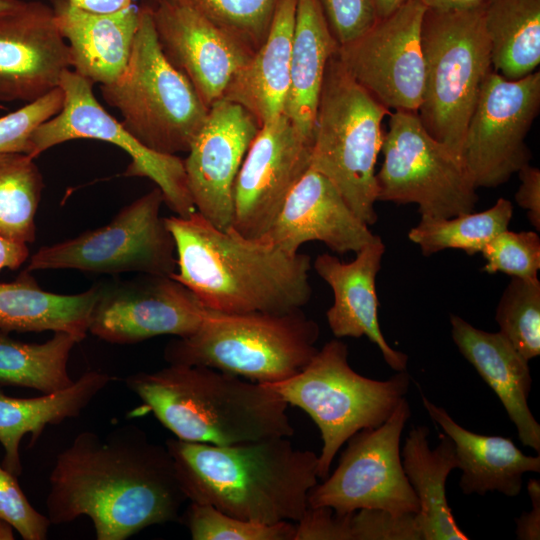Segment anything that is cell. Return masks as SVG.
<instances>
[{"mask_svg": "<svg viewBox=\"0 0 540 540\" xmlns=\"http://www.w3.org/2000/svg\"><path fill=\"white\" fill-rule=\"evenodd\" d=\"M49 484L51 523L88 516L98 540H125L151 525L176 521L187 501L167 447L132 424L104 436L79 433L57 455Z\"/></svg>", "mask_w": 540, "mask_h": 540, "instance_id": "cell-1", "label": "cell"}, {"mask_svg": "<svg viewBox=\"0 0 540 540\" xmlns=\"http://www.w3.org/2000/svg\"><path fill=\"white\" fill-rule=\"evenodd\" d=\"M176 247L171 276L210 310L287 313L311 299V257L289 254L260 237L221 230L194 211L165 218Z\"/></svg>", "mask_w": 540, "mask_h": 540, "instance_id": "cell-2", "label": "cell"}, {"mask_svg": "<svg viewBox=\"0 0 540 540\" xmlns=\"http://www.w3.org/2000/svg\"><path fill=\"white\" fill-rule=\"evenodd\" d=\"M187 500L263 524L297 522L318 483V455L289 437L232 445L165 442Z\"/></svg>", "mask_w": 540, "mask_h": 540, "instance_id": "cell-3", "label": "cell"}, {"mask_svg": "<svg viewBox=\"0 0 540 540\" xmlns=\"http://www.w3.org/2000/svg\"><path fill=\"white\" fill-rule=\"evenodd\" d=\"M125 382L180 440L232 445L294 434L288 403L263 383L182 364L138 372Z\"/></svg>", "mask_w": 540, "mask_h": 540, "instance_id": "cell-4", "label": "cell"}, {"mask_svg": "<svg viewBox=\"0 0 540 540\" xmlns=\"http://www.w3.org/2000/svg\"><path fill=\"white\" fill-rule=\"evenodd\" d=\"M318 324L302 309L287 313H225L206 308L199 328L171 341L169 364L205 366L270 384L301 371L318 352Z\"/></svg>", "mask_w": 540, "mask_h": 540, "instance_id": "cell-5", "label": "cell"}, {"mask_svg": "<svg viewBox=\"0 0 540 540\" xmlns=\"http://www.w3.org/2000/svg\"><path fill=\"white\" fill-rule=\"evenodd\" d=\"M390 113L347 73L338 52L329 59L315 115L310 168L330 180L368 226L377 221L375 165L384 139L382 120Z\"/></svg>", "mask_w": 540, "mask_h": 540, "instance_id": "cell-6", "label": "cell"}, {"mask_svg": "<svg viewBox=\"0 0 540 540\" xmlns=\"http://www.w3.org/2000/svg\"><path fill=\"white\" fill-rule=\"evenodd\" d=\"M138 10L128 62L118 78L100 85L102 97L120 112L123 127L147 148L170 155L188 152L209 108L162 53L147 3Z\"/></svg>", "mask_w": 540, "mask_h": 540, "instance_id": "cell-7", "label": "cell"}, {"mask_svg": "<svg viewBox=\"0 0 540 540\" xmlns=\"http://www.w3.org/2000/svg\"><path fill=\"white\" fill-rule=\"evenodd\" d=\"M266 385L288 405L304 410L317 425L323 441L318 477L325 479L349 438L389 418L405 398L410 377L406 370L384 381L362 376L348 363L347 345L333 339L297 374Z\"/></svg>", "mask_w": 540, "mask_h": 540, "instance_id": "cell-8", "label": "cell"}, {"mask_svg": "<svg viewBox=\"0 0 540 540\" xmlns=\"http://www.w3.org/2000/svg\"><path fill=\"white\" fill-rule=\"evenodd\" d=\"M483 5L466 10L427 8L421 27L425 78L417 114L427 132L460 158L481 84L492 69Z\"/></svg>", "mask_w": 540, "mask_h": 540, "instance_id": "cell-9", "label": "cell"}, {"mask_svg": "<svg viewBox=\"0 0 540 540\" xmlns=\"http://www.w3.org/2000/svg\"><path fill=\"white\" fill-rule=\"evenodd\" d=\"M376 173L377 200L415 203L421 217L449 218L474 211L476 186L462 158L433 138L417 112L394 110Z\"/></svg>", "mask_w": 540, "mask_h": 540, "instance_id": "cell-10", "label": "cell"}, {"mask_svg": "<svg viewBox=\"0 0 540 540\" xmlns=\"http://www.w3.org/2000/svg\"><path fill=\"white\" fill-rule=\"evenodd\" d=\"M163 203V194L156 186L123 207L105 226L41 247L29 259L26 270L170 276L177 268L176 247L160 215Z\"/></svg>", "mask_w": 540, "mask_h": 540, "instance_id": "cell-11", "label": "cell"}, {"mask_svg": "<svg viewBox=\"0 0 540 540\" xmlns=\"http://www.w3.org/2000/svg\"><path fill=\"white\" fill-rule=\"evenodd\" d=\"M410 415L403 398L380 426L349 438L334 472L310 491L308 506H327L338 514L362 508L417 514L419 501L400 453L401 434Z\"/></svg>", "mask_w": 540, "mask_h": 540, "instance_id": "cell-12", "label": "cell"}, {"mask_svg": "<svg viewBox=\"0 0 540 540\" xmlns=\"http://www.w3.org/2000/svg\"><path fill=\"white\" fill-rule=\"evenodd\" d=\"M93 84L71 69L62 74L59 87L64 93L61 111L39 125L30 136L29 156L36 158L47 149L66 141L90 138L119 146L131 158L125 176L146 177L163 194L164 203L180 217L196 211L187 183L184 160L176 155L153 151L114 119L97 101Z\"/></svg>", "mask_w": 540, "mask_h": 540, "instance_id": "cell-13", "label": "cell"}, {"mask_svg": "<svg viewBox=\"0 0 540 540\" xmlns=\"http://www.w3.org/2000/svg\"><path fill=\"white\" fill-rule=\"evenodd\" d=\"M540 109V73L509 80L491 69L467 123L462 158L475 186L509 180L531 154L526 136Z\"/></svg>", "mask_w": 540, "mask_h": 540, "instance_id": "cell-14", "label": "cell"}, {"mask_svg": "<svg viewBox=\"0 0 540 540\" xmlns=\"http://www.w3.org/2000/svg\"><path fill=\"white\" fill-rule=\"evenodd\" d=\"M408 0L361 36L339 46L347 73L387 109L417 112L423 97L425 65L421 27L426 11Z\"/></svg>", "mask_w": 540, "mask_h": 540, "instance_id": "cell-15", "label": "cell"}, {"mask_svg": "<svg viewBox=\"0 0 540 540\" xmlns=\"http://www.w3.org/2000/svg\"><path fill=\"white\" fill-rule=\"evenodd\" d=\"M206 308L171 275L101 285L89 332L113 344H135L161 336L186 337L201 325Z\"/></svg>", "mask_w": 540, "mask_h": 540, "instance_id": "cell-16", "label": "cell"}, {"mask_svg": "<svg viewBox=\"0 0 540 540\" xmlns=\"http://www.w3.org/2000/svg\"><path fill=\"white\" fill-rule=\"evenodd\" d=\"M312 142L281 114L258 130L234 186L232 228L262 237L287 196L310 168Z\"/></svg>", "mask_w": 540, "mask_h": 540, "instance_id": "cell-17", "label": "cell"}, {"mask_svg": "<svg viewBox=\"0 0 540 540\" xmlns=\"http://www.w3.org/2000/svg\"><path fill=\"white\" fill-rule=\"evenodd\" d=\"M166 59L210 108L253 56L186 0H144Z\"/></svg>", "mask_w": 540, "mask_h": 540, "instance_id": "cell-18", "label": "cell"}, {"mask_svg": "<svg viewBox=\"0 0 540 540\" xmlns=\"http://www.w3.org/2000/svg\"><path fill=\"white\" fill-rule=\"evenodd\" d=\"M260 129L242 106L219 99L193 140L184 167L197 212L221 230L233 223V197L237 175Z\"/></svg>", "mask_w": 540, "mask_h": 540, "instance_id": "cell-19", "label": "cell"}, {"mask_svg": "<svg viewBox=\"0 0 540 540\" xmlns=\"http://www.w3.org/2000/svg\"><path fill=\"white\" fill-rule=\"evenodd\" d=\"M70 68L51 6L22 1L0 12V102H33L59 87Z\"/></svg>", "mask_w": 540, "mask_h": 540, "instance_id": "cell-20", "label": "cell"}, {"mask_svg": "<svg viewBox=\"0 0 540 540\" xmlns=\"http://www.w3.org/2000/svg\"><path fill=\"white\" fill-rule=\"evenodd\" d=\"M368 227L330 180L309 168L262 238L289 254L309 241L323 242L338 254L356 253L377 237Z\"/></svg>", "mask_w": 540, "mask_h": 540, "instance_id": "cell-21", "label": "cell"}, {"mask_svg": "<svg viewBox=\"0 0 540 540\" xmlns=\"http://www.w3.org/2000/svg\"><path fill=\"white\" fill-rule=\"evenodd\" d=\"M384 252L385 245L377 236L357 251L350 262L324 253L316 257L313 267L333 292V304L326 312L333 335L336 338L367 337L379 348L385 362L400 372L406 370L408 356L387 343L378 320L376 276Z\"/></svg>", "mask_w": 540, "mask_h": 540, "instance_id": "cell-22", "label": "cell"}, {"mask_svg": "<svg viewBox=\"0 0 540 540\" xmlns=\"http://www.w3.org/2000/svg\"><path fill=\"white\" fill-rule=\"evenodd\" d=\"M60 33L70 54V65L92 84L113 82L130 57L139 23L131 5L112 13L81 9L69 0H50Z\"/></svg>", "mask_w": 540, "mask_h": 540, "instance_id": "cell-23", "label": "cell"}, {"mask_svg": "<svg viewBox=\"0 0 540 540\" xmlns=\"http://www.w3.org/2000/svg\"><path fill=\"white\" fill-rule=\"evenodd\" d=\"M450 323L455 345L497 395L521 443L539 454L540 425L528 405L532 385L528 361L500 332L480 330L457 315L450 316Z\"/></svg>", "mask_w": 540, "mask_h": 540, "instance_id": "cell-24", "label": "cell"}, {"mask_svg": "<svg viewBox=\"0 0 540 540\" xmlns=\"http://www.w3.org/2000/svg\"><path fill=\"white\" fill-rule=\"evenodd\" d=\"M430 418L451 438L462 471L459 486L465 495L497 491L516 497L527 472H540V456L525 455L510 438L477 434L459 425L449 413L422 395Z\"/></svg>", "mask_w": 540, "mask_h": 540, "instance_id": "cell-25", "label": "cell"}, {"mask_svg": "<svg viewBox=\"0 0 540 540\" xmlns=\"http://www.w3.org/2000/svg\"><path fill=\"white\" fill-rule=\"evenodd\" d=\"M297 0H279L269 33L228 83L223 99L246 109L259 127L283 113Z\"/></svg>", "mask_w": 540, "mask_h": 540, "instance_id": "cell-26", "label": "cell"}, {"mask_svg": "<svg viewBox=\"0 0 540 540\" xmlns=\"http://www.w3.org/2000/svg\"><path fill=\"white\" fill-rule=\"evenodd\" d=\"M338 49L319 1L297 0L283 114L311 142L326 66Z\"/></svg>", "mask_w": 540, "mask_h": 540, "instance_id": "cell-27", "label": "cell"}, {"mask_svg": "<svg viewBox=\"0 0 540 540\" xmlns=\"http://www.w3.org/2000/svg\"><path fill=\"white\" fill-rule=\"evenodd\" d=\"M428 435L427 426L413 428L401 454L404 472L419 501L416 517L422 540H468L457 525L446 496L447 478L458 468L454 443L440 433L438 445L430 449Z\"/></svg>", "mask_w": 540, "mask_h": 540, "instance_id": "cell-28", "label": "cell"}, {"mask_svg": "<svg viewBox=\"0 0 540 540\" xmlns=\"http://www.w3.org/2000/svg\"><path fill=\"white\" fill-rule=\"evenodd\" d=\"M101 285L74 295L43 290L29 271L0 283V331L66 332L81 342L89 332Z\"/></svg>", "mask_w": 540, "mask_h": 540, "instance_id": "cell-29", "label": "cell"}, {"mask_svg": "<svg viewBox=\"0 0 540 540\" xmlns=\"http://www.w3.org/2000/svg\"><path fill=\"white\" fill-rule=\"evenodd\" d=\"M112 377L99 371H88L62 390L38 397L16 398L0 389V443L4 448L3 467L16 477L22 473L20 442L31 434L34 444L48 425L75 418L104 389Z\"/></svg>", "mask_w": 540, "mask_h": 540, "instance_id": "cell-30", "label": "cell"}, {"mask_svg": "<svg viewBox=\"0 0 540 540\" xmlns=\"http://www.w3.org/2000/svg\"><path fill=\"white\" fill-rule=\"evenodd\" d=\"M483 22L492 69L516 80L540 63V0H487Z\"/></svg>", "mask_w": 540, "mask_h": 540, "instance_id": "cell-31", "label": "cell"}, {"mask_svg": "<svg viewBox=\"0 0 540 540\" xmlns=\"http://www.w3.org/2000/svg\"><path fill=\"white\" fill-rule=\"evenodd\" d=\"M0 331V385L19 386L51 393L71 386L68 360L78 340L66 332H54L44 343H26Z\"/></svg>", "mask_w": 540, "mask_h": 540, "instance_id": "cell-32", "label": "cell"}, {"mask_svg": "<svg viewBox=\"0 0 540 540\" xmlns=\"http://www.w3.org/2000/svg\"><path fill=\"white\" fill-rule=\"evenodd\" d=\"M513 216L512 203L499 198L489 209L449 218L421 217L408 238L417 244L423 255L445 249H459L475 255L497 234L508 229Z\"/></svg>", "mask_w": 540, "mask_h": 540, "instance_id": "cell-33", "label": "cell"}, {"mask_svg": "<svg viewBox=\"0 0 540 540\" xmlns=\"http://www.w3.org/2000/svg\"><path fill=\"white\" fill-rule=\"evenodd\" d=\"M35 158L0 153V234L28 244L35 240V217L44 187Z\"/></svg>", "mask_w": 540, "mask_h": 540, "instance_id": "cell-34", "label": "cell"}, {"mask_svg": "<svg viewBox=\"0 0 540 540\" xmlns=\"http://www.w3.org/2000/svg\"><path fill=\"white\" fill-rule=\"evenodd\" d=\"M499 332L528 362L540 354V281L512 277L496 307Z\"/></svg>", "mask_w": 540, "mask_h": 540, "instance_id": "cell-35", "label": "cell"}, {"mask_svg": "<svg viewBox=\"0 0 540 540\" xmlns=\"http://www.w3.org/2000/svg\"><path fill=\"white\" fill-rule=\"evenodd\" d=\"M254 54L265 41L279 0H186Z\"/></svg>", "mask_w": 540, "mask_h": 540, "instance_id": "cell-36", "label": "cell"}, {"mask_svg": "<svg viewBox=\"0 0 540 540\" xmlns=\"http://www.w3.org/2000/svg\"><path fill=\"white\" fill-rule=\"evenodd\" d=\"M185 524L193 540H294L292 522L263 524L228 515L207 504L190 502Z\"/></svg>", "mask_w": 540, "mask_h": 540, "instance_id": "cell-37", "label": "cell"}, {"mask_svg": "<svg viewBox=\"0 0 540 540\" xmlns=\"http://www.w3.org/2000/svg\"><path fill=\"white\" fill-rule=\"evenodd\" d=\"M481 253L486 261L483 271L487 273L538 278L540 238L535 231H502L485 245Z\"/></svg>", "mask_w": 540, "mask_h": 540, "instance_id": "cell-38", "label": "cell"}, {"mask_svg": "<svg viewBox=\"0 0 540 540\" xmlns=\"http://www.w3.org/2000/svg\"><path fill=\"white\" fill-rule=\"evenodd\" d=\"M64 103V93L57 87L41 98L0 117V153L29 154L30 136L43 122L57 115Z\"/></svg>", "mask_w": 540, "mask_h": 540, "instance_id": "cell-39", "label": "cell"}, {"mask_svg": "<svg viewBox=\"0 0 540 540\" xmlns=\"http://www.w3.org/2000/svg\"><path fill=\"white\" fill-rule=\"evenodd\" d=\"M348 517L350 540H422L414 513L362 508Z\"/></svg>", "mask_w": 540, "mask_h": 540, "instance_id": "cell-40", "label": "cell"}, {"mask_svg": "<svg viewBox=\"0 0 540 540\" xmlns=\"http://www.w3.org/2000/svg\"><path fill=\"white\" fill-rule=\"evenodd\" d=\"M0 518L8 522L24 540H45L52 524L48 516L33 508L16 476L1 465Z\"/></svg>", "mask_w": 540, "mask_h": 540, "instance_id": "cell-41", "label": "cell"}, {"mask_svg": "<svg viewBox=\"0 0 540 540\" xmlns=\"http://www.w3.org/2000/svg\"><path fill=\"white\" fill-rule=\"evenodd\" d=\"M339 46L349 43L378 20L373 0H318Z\"/></svg>", "mask_w": 540, "mask_h": 540, "instance_id": "cell-42", "label": "cell"}, {"mask_svg": "<svg viewBox=\"0 0 540 540\" xmlns=\"http://www.w3.org/2000/svg\"><path fill=\"white\" fill-rule=\"evenodd\" d=\"M348 516L327 506H308L296 522L294 540H350Z\"/></svg>", "mask_w": 540, "mask_h": 540, "instance_id": "cell-43", "label": "cell"}, {"mask_svg": "<svg viewBox=\"0 0 540 540\" xmlns=\"http://www.w3.org/2000/svg\"><path fill=\"white\" fill-rule=\"evenodd\" d=\"M517 173L521 183L515 194V200L527 211V217L533 227L540 230V170L526 164Z\"/></svg>", "mask_w": 540, "mask_h": 540, "instance_id": "cell-44", "label": "cell"}, {"mask_svg": "<svg viewBox=\"0 0 540 540\" xmlns=\"http://www.w3.org/2000/svg\"><path fill=\"white\" fill-rule=\"evenodd\" d=\"M528 493L532 502V510L524 512L516 519V535L520 540H539L540 539V482L537 479H531L527 486Z\"/></svg>", "mask_w": 540, "mask_h": 540, "instance_id": "cell-45", "label": "cell"}, {"mask_svg": "<svg viewBox=\"0 0 540 540\" xmlns=\"http://www.w3.org/2000/svg\"><path fill=\"white\" fill-rule=\"evenodd\" d=\"M29 257L27 244L15 242L0 234V271L19 268Z\"/></svg>", "mask_w": 540, "mask_h": 540, "instance_id": "cell-46", "label": "cell"}, {"mask_svg": "<svg viewBox=\"0 0 540 540\" xmlns=\"http://www.w3.org/2000/svg\"><path fill=\"white\" fill-rule=\"evenodd\" d=\"M71 4L96 13H112L125 9L132 4V0H69Z\"/></svg>", "mask_w": 540, "mask_h": 540, "instance_id": "cell-47", "label": "cell"}, {"mask_svg": "<svg viewBox=\"0 0 540 540\" xmlns=\"http://www.w3.org/2000/svg\"><path fill=\"white\" fill-rule=\"evenodd\" d=\"M428 9L466 10L482 6L487 0H419Z\"/></svg>", "mask_w": 540, "mask_h": 540, "instance_id": "cell-48", "label": "cell"}, {"mask_svg": "<svg viewBox=\"0 0 540 540\" xmlns=\"http://www.w3.org/2000/svg\"><path fill=\"white\" fill-rule=\"evenodd\" d=\"M407 1L408 0H373L378 20L390 16Z\"/></svg>", "mask_w": 540, "mask_h": 540, "instance_id": "cell-49", "label": "cell"}, {"mask_svg": "<svg viewBox=\"0 0 540 540\" xmlns=\"http://www.w3.org/2000/svg\"><path fill=\"white\" fill-rule=\"evenodd\" d=\"M0 539H14L13 527L0 518Z\"/></svg>", "mask_w": 540, "mask_h": 540, "instance_id": "cell-50", "label": "cell"}, {"mask_svg": "<svg viewBox=\"0 0 540 540\" xmlns=\"http://www.w3.org/2000/svg\"><path fill=\"white\" fill-rule=\"evenodd\" d=\"M23 0H0V12L18 6Z\"/></svg>", "mask_w": 540, "mask_h": 540, "instance_id": "cell-51", "label": "cell"}]
</instances>
